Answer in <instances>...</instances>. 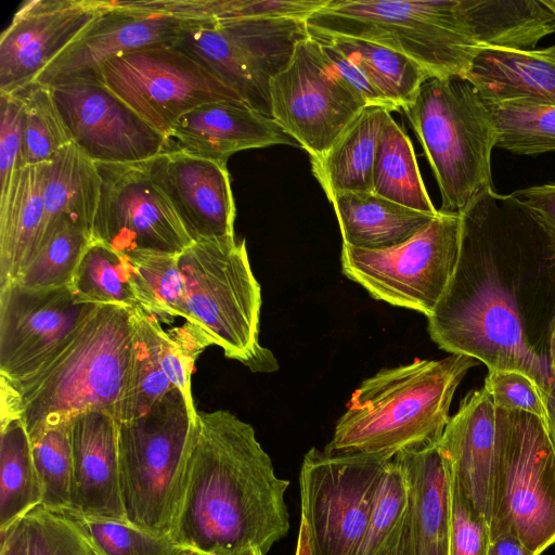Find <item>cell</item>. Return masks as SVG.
<instances>
[{
  "instance_id": "obj_1",
  "label": "cell",
  "mask_w": 555,
  "mask_h": 555,
  "mask_svg": "<svg viewBox=\"0 0 555 555\" xmlns=\"http://www.w3.org/2000/svg\"><path fill=\"white\" fill-rule=\"evenodd\" d=\"M254 427L225 410L197 412L171 538L202 555H264L289 529L285 492Z\"/></svg>"
},
{
  "instance_id": "obj_2",
  "label": "cell",
  "mask_w": 555,
  "mask_h": 555,
  "mask_svg": "<svg viewBox=\"0 0 555 555\" xmlns=\"http://www.w3.org/2000/svg\"><path fill=\"white\" fill-rule=\"evenodd\" d=\"M462 218V250L456 274L428 319L439 348L472 357L491 370L530 376L543 390L553 387L548 362L529 343L512 293L494 263L493 245L474 204Z\"/></svg>"
},
{
  "instance_id": "obj_3",
  "label": "cell",
  "mask_w": 555,
  "mask_h": 555,
  "mask_svg": "<svg viewBox=\"0 0 555 555\" xmlns=\"http://www.w3.org/2000/svg\"><path fill=\"white\" fill-rule=\"evenodd\" d=\"M138 307L99 305L72 343L37 374L0 380V421L20 417L28 435L90 410L114 413L137 327Z\"/></svg>"
},
{
  "instance_id": "obj_4",
  "label": "cell",
  "mask_w": 555,
  "mask_h": 555,
  "mask_svg": "<svg viewBox=\"0 0 555 555\" xmlns=\"http://www.w3.org/2000/svg\"><path fill=\"white\" fill-rule=\"evenodd\" d=\"M479 363L451 353L380 370L352 392L324 449L392 459L409 448L438 442L457 386Z\"/></svg>"
},
{
  "instance_id": "obj_5",
  "label": "cell",
  "mask_w": 555,
  "mask_h": 555,
  "mask_svg": "<svg viewBox=\"0 0 555 555\" xmlns=\"http://www.w3.org/2000/svg\"><path fill=\"white\" fill-rule=\"evenodd\" d=\"M402 111L441 194V211L462 215L492 189L491 153L500 132L489 107L462 76L430 77Z\"/></svg>"
},
{
  "instance_id": "obj_6",
  "label": "cell",
  "mask_w": 555,
  "mask_h": 555,
  "mask_svg": "<svg viewBox=\"0 0 555 555\" xmlns=\"http://www.w3.org/2000/svg\"><path fill=\"white\" fill-rule=\"evenodd\" d=\"M313 36H341L395 50L433 77H465L479 46L463 0H328L306 20Z\"/></svg>"
},
{
  "instance_id": "obj_7",
  "label": "cell",
  "mask_w": 555,
  "mask_h": 555,
  "mask_svg": "<svg viewBox=\"0 0 555 555\" xmlns=\"http://www.w3.org/2000/svg\"><path fill=\"white\" fill-rule=\"evenodd\" d=\"M192 324L207 341L254 372L278 363L259 344L261 288L245 240L235 236L193 242L178 256Z\"/></svg>"
},
{
  "instance_id": "obj_8",
  "label": "cell",
  "mask_w": 555,
  "mask_h": 555,
  "mask_svg": "<svg viewBox=\"0 0 555 555\" xmlns=\"http://www.w3.org/2000/svg\"><path fill=\"white\" fill-rule=\"evenodd\" d=\"M197 412L173 388L145 415L117 423L120 492L130 525L158 537L171 534Z\"/></svg>"
},
{
  "instance_id": "obj_9",
  "label": "cell",
  "mask_w": 555,
  "mask_h": 555,
  "mask_svg": "<svg viewBox=\"0 0 555 555\" xmlns=\"http://www.w3.org/2000/svg\"><path fill=\"white\" fill-rule=\"evenodd\" d=\"M490 542L517 537L532 555L555 543V451L539 417L496 409Z\"/></svg>"
},
{
  "instance_id": "obj_10",
  "label": "cell",
  "mask_w": 555,
  "mask_h": 555,
  "mask_svg": "<svg viewBox=\"0 0 555 555\" xmlns=\"http://www.w3.org/2000/svg\"><path fill=\"white\" fill-rule=\"evenodd\" d=\"M462 250V218L439 210L405 242L384 249L343 244L344 274L374 298L429 318L456 274Z\"/></svg>"
},
{
  "instance_id": "obj_11",
  "label": "cell",
  "mask_w": 555,
  "mask_h": 555,
  "mask_svg": "<svg viewBox=\"0 0 555 555\" xmlns=\"http://www.w3.org/2000/svg\"><path fill=\"white\" fill-rule=\"evenodd\" d=\"M392 459L317 448L305 454L299 474L300 519L311 555H360L377 491Z\"/></svg>"
},
{
  "instance_id": "obj_12",
  "label": "cell",
  "mask_w": 555,
  "mask_h": 555,
  "mask_svg": "<svg viewBox=\"0 0 555 555\" xmlns=\"http://www.w3.org/2000/svg\"><path fill=\"white\" fill-rule=\"evenodd\" d=\"M306 21L246 18L198 23L175 44L210 70L246 104L271 117L270 82L307 38Z\"/></svg>"
},
{
  "instance_id": "obj_13",
  "label": "cell",
  "mask_w": 555,
  "mask_h": 555,
  "mask_svg": "<svg viewBox=\"0 0 555 555\" xmlns=\"http://www.w3.org/2000/svg\"><path fill=\"white\" fill-rule=\"evenodd\" d=\"M100 81L165 139L183 115L198 106L242 101L210 70L176 46L152 47L115 56L101 66Z\"/></svg>"
},
{
  "instance_id": "obj_14",
  "label": "cell",
  "mask_w": 555,
  "mask_h": 555,
  "mask_svg": "<svg viewBox=\"0 0 555 555\" xmlns=\"http://www.w3.org/2000/svg\"><path fill=\"white\" fill-rule=\"evenodd\" d=\"M271 117L310 157L328 151L367 105L326 61L318 41L300 40L270 82Z\"/></svg>"
},
{
  "instance_id": "obj_15",
  "label": "cell",
  "mask_w": 555,
  "mask_h": 555,
  "mask_svg": "<svg viewBox=\"0 0 555 555\" xmlns=\"http://www.w3.org/2000/svg\"><path fill=\"white\" fill-rule=\"evenodd\" d=\"M100 197L91 237L124 255L181 254L193 242L156 182L151 158L128 164L96 163Z\"/></svg>"
},
{
  "instance_id": "obj_16",
  "label": "cell",
  "mask_w": 555,
  "mask_h": 555,
  "mask_svg": "<svg viewBox=\"0 0 555 555\" xmlns=\"http://www.w3.org/2000/svg\"><path fill=\"white\" fill-rule=\"evenodd\" d=\"M99 305L79 301L69 286L0 287V380L28 378L53 361Z\"/></svg>"
},
{
  "instance_id": "obj_17",
  "label": "cell",
  "mask_w": 555,
  "mask_h": 555,
  "mask_svg": "<svg viewBox=\"0 0 555 555\" xmlns=\"http://www.w3.org/2000/svg\"><path fill=\"white\" fill-rule=\"evenodd\" d=\"M73 142L93 162L128 164L163 152L165 137L96 79L51 86Z\"/></svg>"
},
{
  "instance_id": "obj_18",
  "label": "cell",
  "mask_w": 555,
  "mask_h": 555,
  "mask_svg": "<svg viewBox=\"0 0 555 555\" xmlns=\"http://www.w3.org/2000/svg\"><path fill=\"white\" fill-rule=\"evenodd\" d=\"M102 9L33 82L54 86L79 79L100 80L108 60L135 50L175 46L191 26L202 23L149 12L131 1L101 0Z\"/></svg>"
},
{
  "instance_id": "obj_19",
  "label": "cell",
  "mask_w": 555,
  "mask_h": 555,
  "mask_svg": "<svg viewBox=\"0 0 555 555\" xmlns=\"http://www.w3.org/2000/svg\"><path fill=\"white\" fill-rule=\"evenodd\" d=\"M101 0H27L0 36V93H16L101 11Z\"/></svg>"
},
{
  "instance_id": "obj_20",
  "label": "cell",
  "mask_w": 555,
  "mask_h": 555,
  "mask_svg": "<svg viewBox=\"0 0 555 555\" xmlns=\"http://www.w3.org/2000/svg\"><path fill=\"white\" fill-rule=\"evenodd\" d=\"M151 169L192 242L234 236L235 203L227 163L162 152L151 158Z\"/></svg>"
},
{
  "instance_id": "obj_21",
  "label": "cell",
  "mask_w": 555,
  "mask_h": 555,
  "mask_svg": "<svg viewBox=\"0 0 555 555\" xmlns=\"http://www.w3.org/2000/svg\"><path fill=\"white\" fill-rule=\"evenodd\" d=\"M73 451L70 511L80 517L128 522L121 499L118 425L109 410L69 420Z\"/></svg>"
},
{
  "instance_id": "obj_22",
  "label": "cell",
  "mask_w": 555,
  "mask_h": 555,
  "mask_svg": "<svg viewBox=\"0 0 555 555\" xmlns=\"http://www.w3.org/2000/svg\"><path fill=\"white\" fill-rule=\"evenodd\" d=\"M298 145L275 120L242 101H219L183 115L165 139L163 152L228 163L240 151Z\"/></svg>"
},
{
  "instance_id": "obj_23",
  "label": "cell",
  "mask_w": 555,
  "mask_h": 555,
  "mask_svg": "<svg viewBox=\"0 0 555 555\" xmlns=\"http://www.w3.org/2000/svg\"><path fill=\"white\" fill-rule=\"evenodd\" d=\"M496 409L485 388L473 390L450 417L437 446L452 478L473 506L491 518Z\"/></svg>"
},
{
  "instance_id": "obj_24",
  "label": "cell",
  "mask_w": 555,
  "mask_h": 555,
  "mask_svg": "<svg viewBox=\"0 0 555 555\" xmlns=\"http://www.w3.org/2000/svg\"><path fill=\"white\" fill-rule=\"evenodd\" d=\"M409 489L414 555H449L450 476L437 442L399 452Z\"/></svg>"
},
{
  "instance_id": "obj_25",
  "label": "cell",
  "mask_w": 555,
  "mask_h": 555,
  "mask_svg": "<svg viewBox=\"0 0 555 555\" xmlns=\"http://www.w3.org/2000/svg\"><path fill=\"white\" fill-rule=\"evenodd\" d=\"M465 78L487 104L555 107V62L534 50L481 47Z\"/></svg>"
},
{
  "instance_id": "obj_26",
  "label": "cell",
  "mask_w": 555,
  "mask_h": 555,
  "mask_svg": "<svg viewBox=\"0 0 555 555\" xmlns=\"http://www.w3.org/2000/svg\"><path fill=\"white\" fill-rule=\"evenodd\" d=\"M327 198L336 214L343 244L363 249L399 245L436 216L408 208L373 191L341 192Z\"/></svg>"
},
{
  "instance_id": "obj_27",
  "label": "cell",
  "mask_w": 555,
  "mask_h": 555,
  "mask_svg": "<svg viewBox=\"0 0 555 555\" xmlns=\"http://www.w3.org/2000/svg\"><path fill=\"white\" fill-rule=\"evenodd\" d=\"M44 164L22 167L0 196V287L31 258L44 218Z\"/></svg>"
},
{
  "instance_id": "obj_28",
  "label": "cell",
  "mask_w": 555,
  "mask_h": 555,
  "mask_svg": "<svg viewBox=\"0 0 555 555\" xmlns=\"http://www.w3.org/2000/svg\"><path fill=\"white\" fill-rule=\"evenodd\" d=\"M389 111L366 106L320 157L311 170L326 196L373 191V166L380 129Z\"/></svg>"
},
{
  "instance_id": "obj_29",
  "label": "cell",
  "mask_w": 555,
  "mask_h": 555,
  "mask_svg": "<svg viewBox=\"0 0 555 555\" xmlns=\"http://www.w3.org/2000/svg\"><path fill=\"white\" fill-rule=\"evenodd\" d=\"M100 189L101 177L96 163L74 142L46 163L44 218L36 249L53 224L63 218L85 228L91 234Z\"/></svg>"
},
{
  "instance_id": "obj_30",
  "label": "cell",
  "mask_w": 555,
  "mask_h": 555,
  "mask_svg": "<svg viewBox=\"0 0 555 555\" xmlns=\"http://www.w3.org/2000/svg\"><path fill=\"white\" fill-rule=\"evenodd\" d=\"M478 46L533 51L555 31V13L543 0H463Z\"/></svg>"
},
{
  "instance_id": "obj_31",
  "label": "cell",
  "mask_w": 555,
  "mask_h": 555,
  "mask_svg": "<svg viewBox=\"0 0 555 555\" xmlns=\"http://www.w3.org/2000/svg\"><path fill=\"white\" fill-rule=\"evenodd\" d=\"M137 315L125 385L113 413L117 423L131 422L145 415L175 388L160 363V320L141 307H138Z\"/></svg>"
},
{
  "instance_id": "obj_32",
  "label": "cell",
  "mask_w": 555,
  "mask_h": 555,
  "mask_svg": "<svg viewBox=\"0 0 555 555\" xmlns=\"http://www.w3.org/2000/svg\"><path fill=\"white\" fill-rule=\"evenodd\" d=\"M0 532L42 504V486L20 417L0 421Z\"/></svg>"
},
{
  "instance_id": "obj_33",
  "label": "cell",
  "mask_w": 555,
  "mask_h": 555,
  "mask_svg": "<svg viewBox=\"0 0 555 555\" xmlns=\"http://www.w3.org/2000/svg\"><path fill=\"white\" fill-rule=\"evenodd\" d=\"M373 192L417 211L439 212L424 185L413 144L390 112L385 116L375 153Z\"/></svg>"
},
{
  "instance_id": "obj_34",
  "label": "cell",
  "mask_w": 555,
  "mask_h": 555,
  "mask_svg": "<svg viewBox=\"0 0 555 555\" xmlns=\"http://www.w3.org/2000/svg\"><path fill=\"white\" fill-rule=\"evenodd\" d=\"M315 37L327 40L351 59L397 109L411 103L422 83L433 77L420 64L389 48L341 36Z\"/></svg>"
},
{
  "instance_id": "obj_35",
  "label": "cell",
  "mask_w": 555,
  "mask_h": 555,
  "mask_svg": "<svg viewBox=\"0 0 555 555\" xmlns=\"http://www.w3.org/2000/svg\"><path fill=\"white\" fill-rule=\"evenodd\" d=\"M68 286L81 302L139 307L126 255L98 240L87 245Z\"/></svg>"
},
{
  "instance_id": "obj_36",
  "label": "cell",
  "mask_w": 555,
  "mask_h": 555,
  "mask_svg": "<svg viewBox=\"0 0 555 555\" xmlns=\"http://www.w3.org/2000/svg\"><path fill=\"white\" fill-rule=\"evenodd\" d=\"M178 256L165 253L126 255L139 307L160 322L169 323L175 318L190 322Z\"/></svg>"
},
{
  "instance_id": "obj_37",
  "label": "cell",
  "mask_w": 555,
  "mask_h": 555,
  "mask_svg": "<svg viewBox=\"0 0 555 555\" xmlns=\"http://www.w3.org/2000/svg\"><path fill=\"white\" fill-rule=\"evenodd\" d=\"M91 240L85 228L66 218L57 220L12 282L30 289L69 285Z\"/></svg>"
},
{
  "instance_id": "obj_38",
  "label": "cell",
  "mask_w": 555,
  "mask_h": 555,
  "mask_svg": "<svg viewBox=\"0 0 555 555\" xmlns=\"http://www.w3.org/2000/svg\"><path fill=\"white\" fill-rule=\"evenodd\" d=\"M16 555H102L70 509L39 505L16 524Z\"/></svg>"
},
{
  "instance_id": "obj_39",
  "label": "cell",
  "mask_w": 555,
  "mask_h": 555,
  "mask_svg": "<svg viewBox=\"0 0 555 555\" xmlns=\"http://www.w3.org/2000/svg\"><path fill=\"white\" fill-rule=\"evenodd\" d=\"M23 99L22 167L50 162L73 143L51 88L30 83L20 92Z\"/></svg>"
},
{
  "instance_id": "obj_40",
  "label": "cell",
  "mask_w": 555,
  "mask_h": 555,
  "mask_svg": "<svg viewBox=\"0 0 555 555\" xmlns=\"http://www.w3.org/2000/svg\"><path fill=\"white\" fill-rule=\"evenodd\" d=\"M35 466L42 486V504L70 509L73 451L69 421L48 424L29 435Z\"/></svg>"
},
{
  "instance_id": "obj_41",
  "label": "cell",
  "mask_w": 555,
  "mask_h": 555,
  "mask_svg": "<svg viewBox=\"0 0 555 555\" xmlns=\"http://www.w3.org/2000/svg\"><path fill=\"white\" fill-rule=\"evenodd\" d=\"M487 106L499 128L498 147L517 155L555 151V107L526 103Z\"/></svg>"
},
{
  "instance_id": "obj_42",
  "label": "cell",
  "mask_w": 555,
  "mask_h": 555,
  "mask_svg": "<svg viewBox=\"0 0 555 555\" xmlns=\"http://www.w3.org/2000/svg\"><path fill=\"white\" fill-rule=\"evenodd\" d=\"M408 513V482L393 457L377 491L360 555H378L403 524Z\"/></svg>"
},
{
  "instance_id": "obj_43",
  "label": "cell",
  "mask_w": 555,
  "mask_h": 555,
  "mask_svg": "<svg viewBox=\"0 0 555 555\" xmlns=\"http://www.w3.org/2000/svg\"><path fill=\"white\" fill-rule=\"evenodd\" d=\"M77 517L102 555H180L184 551L171 535H154L129 522Z\"/></svg>"
},
{
  "instance_id": "obj_44",
  "label": "cell",
  "mask_w": 555,
  "mask_h": 555,
  "mask_svg": "<svg viewBox=\"0 0 555 555\" xmlns=\"http://www.w3.org/2000/svg\"><path fill=\"white\" fill-rule=\"evenodd\" d=\"M159 356L164 372L175 388L185 397L189 405L195 409L192 396L191 377L195 360L208 347L207 341L189 322L158 331Z\"/></svg>"
},
{
  "instance_id": "obj_45",
  "label": "cell",
  "mask_w": 555,
  "mask_h": 555,
  "mask_svg": "<svg viewBox=\"0 0 555 555\" xmlns=\"http://www.w3.org/2000/svg\"><path fill=\"white\" fill-rule=\"evenodd\" d=\"M449 476V555H488L490 545L489 524L463 494L450 472Z\"/></svg>"
},
{
  "instance_id": "obj_46",
  "label": "cell",
  "mask_w": 555,
  "mask_h": 555,
  "mask_svg": "<svg viewBox=\"0 0 555 555\" xmlns=\"http://www.w3.org/2000/svg\"><path fill=\"white\" fill-rule=\"evenodd\" d=\"M483 388L495 409L526 412L545 423L547 411L542 389L530 376L512 370H491L485 378Z\"/></svg>"
},
{
  "instance_id": "obj_47",
  "label": "cell",
  "mask_w": 555,
  "mask_h": 555,
  "mask_svg": "<svg viewBox=\"0 0 555 555\" xmlns=\"http://www.w3.org/2000/svg\"><path fill=\"white\" fill-rule=\"evenodd\" d=\"M328 0H216L215 22L246 18L306 21Z\"/></svg>"
},
{
  "instance_id": "obj_48",
  "label": "cell",
  "mask_w": 555,
  "mask_h": 555,
  "mask_svg": "<svg viewBox=\"0 0 555 555\" xmlns=\"http://www.w3.org/2000/svg\"><path fill=\"white\" fill-rule=\"evenodd\" d=\"M23 109L20 93H0V196L22 168Z\"/></svg>"
},
{
  "instance_id": "obj_49",
  "label": "cell",
  "mask_w": 555,
  "mask_h": 555,
  "mask_svg": "<svg viewBox=\"0 0 555 555\" xmlns=\"http://www.w3.org/2000/svg\"><path fill=\"white\" fill-rule=\"evenodd\" d=\"M310 35V34H309ZM338 76L365 102L367 106H379L389 112L398 111L374 86L365 73L339 49L327 40L312 36Z\"/></svg>"
},
{
  "instance_id": "obj_50",
  "label": "cell",
  "mask_w": 555,
  "mask_h": 555,
  "mask_svg": "<svg viewBox=\"0 0 555 555\" xmlns=\"http://www.w3.org/2000/svg\"><path fill=\"white\" fill-rule=\"evenodd\" d=\"M512 194L533 214L546 232L552 259L555 260V183L530 186Z\"/></svg>"
},
{
  "instance_id": "obj_51",
  "label": "cell",
  "mask_w": 555,
  "mask_h": 555,
  "mask_svg": "<svg viewBox=\"0 0 555 555\" xmlns=\"http://www.w3.org/2000/svg\"><path fill=\"white\" fill-rule=\"evenodd\" d=\"M378 555H414L410 527V513Z\"/></svg>"
},
{
  "instance_id": "obj_52",
  "label": "cell",
  "mask_w": 555,
  "mask_h": 555,
  "mask_svg": "<svg viewBox=\"0 0 555 555\" xmlns=\"http://www.w3.org/2000/svg\"><path fill=\"white\" fill-rule=\"evenodd\" d=\"M488 555H532L513 534H505L490 542Z\"/></svg>"
},
{
  "instance_id": "obj_53",
  "label": "cell",
  "mask_w": 555,
  "mask_h": 555,
  "mask_svg": "<svg viewBox=\"0 0 555 555\" xmlns=\"http://www.w3.org/2000/svg\"><path fill=\"white\" fill-rule=\"evenodd\" d=\"M543 398L547 411V417L544 423L546 431L548 434L551 443L555 451V387L553 384V387L550 390H543Z\"/></svg>"
},
{
  "instance_id": "obj_54",
  "label": "cell",
  "mask_w": 555,
  "mask_h": 555,
  "mask_svg": "<svg viewBox=\"0 0 555 555\" xmlns=\"http://www.w3.org/2000/svg\"><path fill=\"white\" fill-rule=\"evenodd\" d=\"M16 524L7 531L0 532V555H16Z\"/></svg>"
},
{
  "instance_id": "obj_55",
  "label": "cell",
  "mask_w": 555,
  "mask_h": 555,
  "mask_svg": "<svg viewBox=\"0 0 555 555\" xmlns=\"http://www.w3.org/2000/svg\"><path fill=\"white\" fill-rule=\"evenodd\" d=\"M295 555H311L308 532L305 522L300 519Z\"/></svg>"
},
{
  "instance_id": "obj_56",
  "label": "cell",
  "mask_w": 555,
  "mask_h": 555,
  "mask_svg": "<svg viewBox=\"0 0 555 555\" xmlns=\"http://www.w3.org/2000/svg\"><path fill=\"white\" fill-rule=\"evenodd\" d=\"M548 350V369L555 387V318L553 319L550 327Z\"/></svg>"
},
{
  "instance_id": "obj_57",
  "label": "cell",
  "mask_w": 555,
  "mask_h": 555,
  "mask_svg": "<svg viewBox=\"0 0 555 555\" xmlns=\"http://www.w3.org/2000/svg\"><path fill=\"white\" fill-rule=\"evenodd\" d=\"M534 51L537 54L555 62V44H553L548 48H545V49L534 50Z\"/></svg>"
},
{
  "instance_id": "obj_58",
  "label": "cell",
  "mask_w": 555,
  "mask_h": 555,
  "mask_svg": "<svg viewBox=\"0 0 555 555\" xmlns=\"http://www.w3.org/2000/svg\"><path fill=\"white\" fill-rule=\"evenodd\" d=\"M238 555H264L260 550L256 547H250L240 553Z\"/></svg>"
},
{
  "instance_id": "obj_59",
  "label": "cell",
  "mask_w": 555,
  "mask_h": 555,
  "mask_svg": "<svg viewBox=\"0 0 555 555\" xmlns=\"http://www.w3.org/2000/svg\"><path fill=\"white\" fill-rule=\"evenodd\" d=\"M543 2L555 13V0H543Z\"/></svg>"
},
{
  "instance_id": "obj_60",
  "label": "cell",
  "mask_w": 555,
  "mask_h": 555,
  "mask_svg": "<svg viewBox=\"0 0 555 555\" xmlns=\"http://www.w3.org/2000/svg\"><path fill=\"white\" fill-rule=\"evenodd\" d=\"M180 555H202L195 551L192 550H184Z\"/></svg>"
}]
</instances>
